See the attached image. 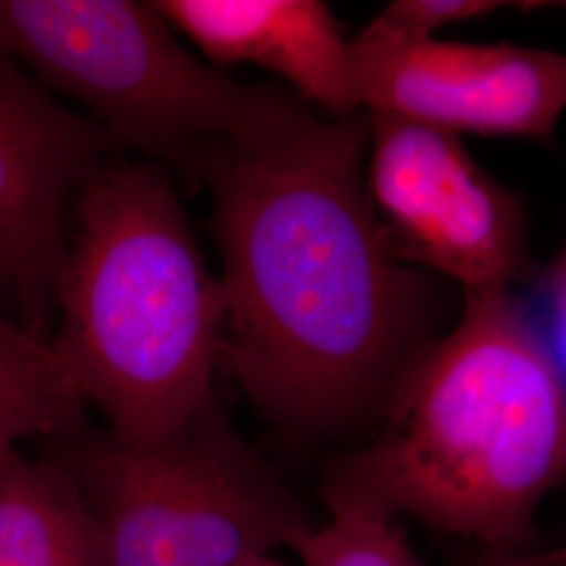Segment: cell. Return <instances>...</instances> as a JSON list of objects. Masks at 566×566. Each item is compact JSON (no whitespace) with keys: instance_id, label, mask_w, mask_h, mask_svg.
I'll return each mask as SVG.
<instances>
[{"instance_id":"cell-1","label":"cell","mask_w":566,"mask_h":566,"mask_svg":"<svg viewBox=\"0 0 566 566\" xmlns=\"http://www.w3.org/2000/svg\"><path fill=\"white\" fill-rule=\"evenodd\" d=\"M367 116L311 109L261 149L212 145L223 361L275 424L327 432L385 407L439 334L441 296L399 259L365 181Z\"/></svg>"},{"instance_id":"cell-2","label":"cell","mask_w":566,"mask_h":566,"mask_svg":"<svg viewBox=\"0 0 566 566\" xmlns=\"http://www.w3.org/2000/svg\"><path fill=\"white\" fill-rule=\"evenodd\" d=\"M386 424L332 479L489 552L521 549L566 483V386L514 290L465 294L453 327L405 367Z\"/></svg>"},{"instance_id":"cell-3","label":"cell","mask_w":566,"mask_h":566,"mask_svg":"<svg viewBox=\"0 0 566 566\" xmlns=\"http://www.w3.org/2000/svg\"><path fill=\"white\" fill-rule=\"evenodd\" d=\"M53 348L122 443L172 439L214 409L224 294L170 182L103 164L82 187Z\"/></svg>"},{"instance_id":"cell-4","label":"cell","mask_w":566,"mask_h":566,"mask_svg":"<svg viewBox=\"0 0 566 566\" xmlns=\"http://www.w3.org/2000/svg\"><path fill=\"white\" fill-rule=\"evenodd\" d=\"M0 49L82 103L118 145L196 170L203 149H261L313 109L240 84L181 46L154 2L0 0Z\"/></svg>"},{"instance_id":"cell-5","label":"cell","mask_w":566,"mask_h":566,"mask_svg":"<svg viewBox=\"0 0 566 566\" xmlns=\"http://www.w3.org/2000/svg\"><path fill=\"white\" fill-rule=\"evenodd\" d=\"M65 439L60 458L99 525L105 566H248L308 525L217 409L149 446Z\"/></svg>"},{"instance_id":"cell-6","label":"cell","mask_w":566,"mask_h":566,"mask_svg":"<svg viewBox=\"0 0 566 566\" xmlns=\"http://www.w3.org/2000/svg\"><path fill=\"white\" fill-rule=\"evenodd\" d=\"M369 200L403 263L462 285L512 290L528 271L526 224L514 193L458 135L390 114H365Z\"/></svg>"},{"instance_id":"cell-7","label":"cell","mask_w":566,"mask_h":566,"mask_svg":"<svg viewBox=\"0 0 566 566\" xmlns=\"http://www.w3.org/2000/svg\"><path fill=\"white\" fill-rule=\"evenodd\" d=\"M357 109L451 135L546 142L566 109V55L518 44L350 39Z\"/></svg>"},{"instance_id":"cell-8","label":"cell","mask_w":566,"mask_h":566,"mask_svg":"<svg viewBox=\"0 0 566 566\" xmlns=\"http://www.w3.org/2000/svg\"><path fill=\"white\" fill-rule=\"evenodd\" d=\"M114 147L103 126L61 105L0 49V285L42 340L67 259L65 203Z\"/></svg>"},{"instance_id":"cell-9","label":"cell","mask_w":566,"mask_h":566,"mask_svg":"<svg viewBox=\"0 0 566 566\" xmlns=\"http://www.w3.org/2000/svg\"><path fill=\"white\" fill-rule=\"evenodd\" d=\"M158 13L219 63H252L332 118L359 114L350 41L319 0H158Z\"/></svg>"},{"instance_id":"cell-10","label":"cell","mask_w":566,"mask_h":566,"mask_svg":"<svg viewBox=\"0 0 566 566\" xmlns=\"http://www.w3.org/2000/svg\"><path fill=\"white\" fill-rule=\"evenodd\" d=\"M0 566H105L99 525L60 455L0 449Z\"/></svg>"},{"instance_id":"cell-11","label":"cell","mask_w":566,"mask_h":566,"mask_svg":"<svg viewBox=\"0 0 566 566\" xmlns=\"http://www.w3.org/2000/svg\"><path fill=\"white\" fill-rule=\"evenodd\" d=\"M84 405L53 344L0 311V449L78 432Z\"/></svg>"},{"instance_id":"cell-12","label":"cell","mask_w":566,"mask_h":566,"mask_svg":"<svg viewBox=\"0 0 566 566\" xmlns=\"http://www.w3.org/2000/svg\"><path fill=\"white\" fill-rule=\"evenodd\" d=\"M327 518L306 525L290 542L303 566H420L399 514L353 486L329 479Z\"/></svg>"},{"instance_id":"cell-13","label":"cell","mask_w":566,"mask_h":566,"mask_svg":"<svg viewBox=\"0 0 566 566\" xmlns=\"http://www.w3.org/2000/svg\"><path fill=\"white\" fill-rule=\"evenodd\" d=\"M525 2L504 0H395L365 25L361 32L397 41H428L446 28L479 20Z\"/></svg>"},{"instance_id":"cell-14","label":"cell","mask_w":566,"mask_h":566,"mask_svg":"<svg viewBox=\"0 0 566 566\" xmlns=\"http://www.w3.org/2000/svg\"><path fill=\"white\" fill-rule=\"evenodd\" d=\"M544 319H539L552 357L566 386V242L542 277Z\"/></svg>"},{"instance_id":"cell-15","label":"cell","mask_w":566,"mask_h":566,"mask_svg":"<svg viewBox=\"0 0 566 566\" xmlns=\"http://www.w3.org/2000/svg\"><path fill=\"white\" fill-rule=\"evenodd\" d=\"M470 566H566V542L544 552H525L523 547L507 552L485 549Z\"/></svg>"},{"instance_id":"cell-16","label":"cell","mask_w":566,"mask_h":566,"mask_svg":"<svg viewBox=\"0 0 566 566\" xmlns=\"http://www.w3.org/2000/svg\"><path fill=\"white\" fill-rule=\"evenodd\" d=\"M248 566H283V563L275 560L273 556H261V558H254Z\"/></svg>"},{"instance_id":"cell-17","label":"cell","mask_w":566,"mask_h":566,"mask_svg":"<svg viewBox=\"0 0 566 566\" xmlns=\"http://www.w3.org/2000/svg\"><path fill=\"white\" fill-rule=\"evenodd\" d=\"M549 7H558L563 13H566V0H563V2H552Z\"/></svg>"}]
</instances>
